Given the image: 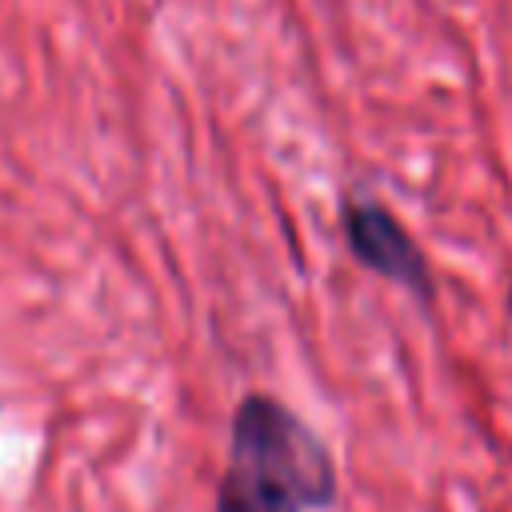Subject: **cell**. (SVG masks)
<instances>
[{"label":"cell","mask_w":512,"mask_h":512,"mask_svg":"<svg viewBox=\"0 0 512 512\" xmlns=\"http://www.w3.org/2000/svg\"><path fill=\"white\" fill-rule=\"evenodd\" d=\"M340 496L332 448L268 392H248L232 412L216 512H328Z\"/></svg>","instance_id":"obj_1"},{"label":"cell","mask_w":512,"mask_h":512,"mask_svg":"<svg viewBox=\"0 0 512 512\" xmlns=\"http://www.w3.org/2000/svg\"><path fill=\"white\" fill-rule=\"evenodd\" d=\"M340 224H344V240H348L352 256L368 272L408 288L420 304H432V296H436L432 268H428L420 244L412 240V232L380 200H372V196H344Z\"/></svg>","instance_id":"obj_2"}]
</instances>
